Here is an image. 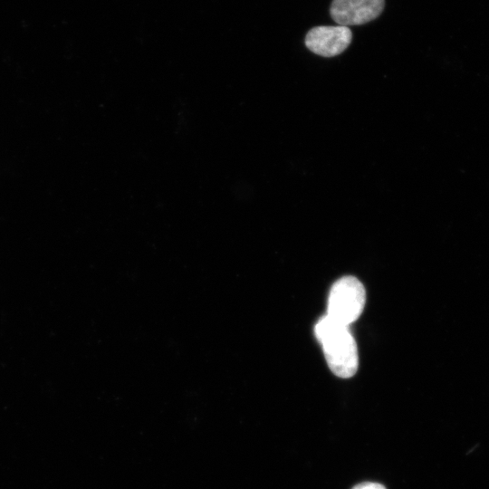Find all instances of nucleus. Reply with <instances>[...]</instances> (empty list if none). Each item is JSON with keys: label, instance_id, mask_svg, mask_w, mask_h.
<instances>
[{"label": "nucleus", "instance_id": "nucleus-4", "mask_svg": "<svg viewBox=\"0 0 489 489\" xmlns=\"http://www.w3.org/2000/svg\"><path fill=\"white\" fill-rule=\"evenodd\" d=\"M384 5L385 0H333L330 13L339 25H359L376 19Z\"/></svg>", "mask_w": 489, "mask_h": 489}, {"label": "nucleus", "instance_id": "nucleus-3", "mask_svg": "<svg viewBox=\"0 0 489 489\" xmlns=\"http://www.w3.org/2000/svg\"><path fill=\"white\" fill-rule=\"evenodd\" d=\"M352 39L348 26H317L305 36L306 47L320 56L332 57L347 49Z\"/></svg>", "mask_w": 489, "mask_h": 489}, {"label": "nucleus", "instance_id": "nucleus-1", "mask_svg": "<svg viewBox=\"0 0 489 489\" xmlns=\"http://www.w3.org/2000/svg\"><path fill=\"white\" fill-rule=\"evenodd\" d=\"M314 332L331 372L342 379L354 376L359 366L358 349L348 326L325 315L316 323Z\"/></svg>", "mask_w": 489, "mask_h": 489}, {"label": "nucleus", "instance_id": "nucleus-5", "mask_svg": "<svg viewBox=\"0 0 489 489\" xmlns=\"http://www.w3.org/2000/svg\"><path fill=\"white\" fill-rule=\"evenodd\" d=\"M352 489H386L384 485L372 483V482H364L355 485Z\"/></svg>", "mask_w": 489, "mask_h": 489}, {"label": "nucleus", "instance_id": "nucleus-2", "mask_svg": "<svg viewBox=\"0 0 489 489\" xmlns=\"http://www.w3.org/2000/svg\"><path fill=\"white\" fill-rule=\"evenodd\" d=\"M365 302L363 284L353 276H344L331 286L327 315L348 326L360 317Z\"/></svg>", "mask_w": 489, "mask_h": 489}]
</instances>
